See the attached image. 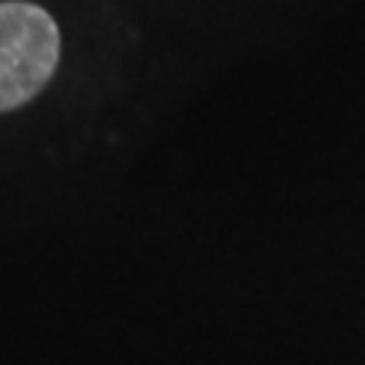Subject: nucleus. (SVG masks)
I'll list each match as a JSON object with an SVG mask.
<instances>
[{"label": "nucleus", "mask_w": 365, "mask_h": 365, "mask_svg": "<svg viewBox=\"0 0 365 365\" xmlns=\"http://www.w3.org/2000/svg\"><path fill=\"white\" fill-rule=\"evenodd\" d=\"M60 63V30L52 14L30 0L0 3V111L33 101Z\"/></svg>", "instance_id": "1"}]
</instances>
